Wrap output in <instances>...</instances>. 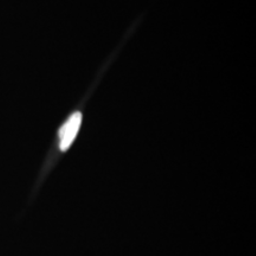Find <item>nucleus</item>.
<instances>
[{
    "instance_id": "f257e3e1",
    "label": "nucleus",
    "mask_w": 256,
    "mask_h": 256,
    "mask_svg": "<svg viewBox=\"0 0 256 256\" xmlns=\"http://www.w3.org/2000/svg\"><path fill=\"white\" fill-rule=\"evenodd\" d=\"M82 124V114L78 113L72 114V116L66 120V122L60 127V151L66 152L70 148L78 136L80 128Z\"/></svg>"
}]
</instances>
